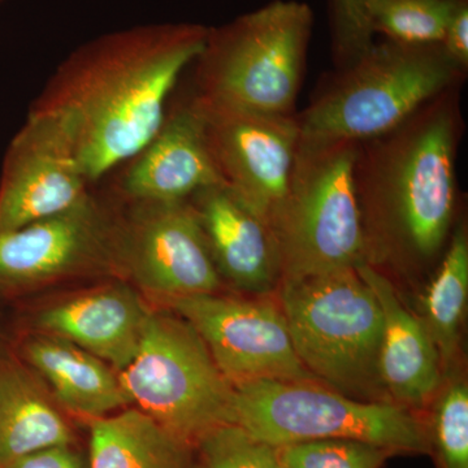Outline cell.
Listing matches in <instances>:
<instances>
[{"instance_id": "1", "label": "cell", "mask_w": 468, "mask_h": 468, "mask_svg": "<svg viewBox=\"0 0 468 468\" xmlns=\"http://www.w3.org/2000/svg\"><path fill=\"white\" fill-rule=\"evenodd\" d=\"M207 34L208 27L194 23L125 27L84 43L57 68L32 109L63 119L89 184L122 167L156 134Z\"/></svg>"}, {"instance_id": "2", "label": "cell", "mask_w": 468, "mask_h": 468, "mask_svg": "<svg viewBox=\"0 0 468 468\" xmlns=\"http://www.w3.org/2000/svg\"><path fill=\"white\" fill-rule=\"evenodd\" d=\"M462 88L449 89L399 128L358 144L354 178L366 263L423 267L442 257L458 205Z\"/></svg>"}, {"instance_id": "3", "label": "cell", "mask_w": 468, "mask_h": 468, "mask_svg": "<svg viewBox=\"0 0 468 468\" xmlns=\"http://www.w3.org/2000/svg\"><path fill=\"white\" fill-rule=\"evenodd\" d=\"M466 79L467 72L442 45L374 42L358 60L329 76L309 107L295 113L300 141L359 144L374 140Z\"/></svg>"}, {"instance_id": "4", "label": "cell", "mask_w": 468, "mask_h": 468, "mask_svg": "<svg viewBox=\"0 0 468 468\" xmlns=\"http://www.w3.org/2000/svg\"><path fill=\"white\" fill-rule=\"evenodd\" d=\"M313 27L307 3L272 0L208 27L190 95L215 109L295 115Z\"/></svg>"}, {"instance_id": "5", "label": "cell", "mask_w": 468, "mask_h": 468, "mask_svg": "<svg viewBox=\"0 0 468 468\" xmlns=\"http://www.w3.org/2000/svg\"><path fill=\"white\" fill-rule=\"evenodd\" d=\"M280 291V307L304 368L353 399L388 401L378 374L383 314L358 267L282 280Z\"/></svg>"}, {"instance_id": "6", "label": "cell", "mask_w": 468, "mask_h": 468, "mask_svg": "<svg viewBox=\"0 0 468 468\" xmlns=\"http://www.w3.org/2000/svg\"><path fill=\"white\" fill-rule=\"evenodd\" d=\"M356 150V144L300 141L288 193L271 223L280 282L366 263Z\"/></svg>"}, {"instance_id": "7", "label": "cell", "mask_w": 468, "mask_h": 468, "mask_svg": "<svg viewBox=\"0 0 468 468\" xmlns=\"http://www.w3.org/2000/svg\"><path fill=\"white\" fill-rule=\"evenodd\" d=\"M232 423L276 449L319 440H356L397 454L432 448L427 427L410 409L353 399L313 381L233 385Z\"/></svg>"}, {"instance_id": "8", "label": "cell", "mask_w": 468, "mask_h": 468, "mask_svg": "<svg viewBox=\"0 0 468 468\" xmlns=\"http://www.w3.org/2000/svg\"><path fill=\"white\" fill-rule=\"evenodd\" d=\"M117 374L131 405L196 448L209 431L232 423L233 385L177 314L150 311L140 349Z\"/></svg>"}, {"instance_id": "9", "label": "cell", "mask_w": 468, "mask_h": 468, "mask_svg": "<svg viewBox=\"0 0 468 468\" xmlns=\"http://www.w3.org/2000/svg\"><path fill=\"white\" fill-rule=\"evenodd\" d=\"M124 203L88 194L72 208L0 233V295L91 273L122 272Z\"/></svg>"}, {"instance_id": "10", "label": "cell", "mask_w": 468, "mask_h": 468, "mask_svg": "<svg viewBox=\"0 0 468 468\" xmlns=\"http://www.w3.org/2000/svg\"><path fill=\"white\" fill-rule=\"evenodd\" d=\"M165 303L201 335L230 384L257 380L319 383L298 358L280 304L217 292L175 298Z\"/></svg>"}, {"instance_id": "11", "label": "cell", "mask_w": 468, "mask_h": 468, "mask_svg": "<svg viewBox=\"0 0 468 468\" xmlns=\"http://www.w3.org/2000/svg\"><path fill=\"white\" fill-rule=\"evenodd\" d=\"M122 266L141 289L165 302L212 294L223 284L189 199L124 203Z\"/></svg>"}, {"instance_id": "12", "label": "cell", "mask_w": 468, "mask_h": 468, "mask_svg": "<svg viewBox=\"0 0 468 468\" xmlns=\"http://www.w3.org/2000/svg\"><path fill=\"white\" fill-rule=\"evenodd\" d=\"M72 133L57 113L30 109L0 172V233L72 208L90 193Z\"/></svg>"}, {"instance_id": "13", "label": "cell", "mask_w": 468, "mask_h": 468, "mask_svg": "<svg viewBox=\"0 0 468 468\" xmlns=\"http://www.w3.org/2000/svg\"><path fill=\"white\" fill-rule=\"evenodd\" d=\"M223 183L270 226L284 202L300 128L295 115L215 109L198 103Z\"/></svg>"}, {"instance_id": "14", "label": "cell", "mask_w": 468, "mask_h": 468, "mask_svg": "<svg viewBox=\"0 0 468 468\" xmlns=\"http://www.w3.org/2000/svg\"><path fill=\"white\" fill-rule=\"evenodd\" d=\"M218 184L223 178L205 119L187 95L168 109L149 144L122 165L112 192L124 203L180 202Z\"/></svg>"}, {"instance_id": "15", "label": "cell", "mask_w": 468, "mask_h": 468, "mask_svg": "<svg viewBox=\"0 0 468 468\" xmlns=\"http://www.w3.org/2000/svg\"><path fill=\"white\" fill-rule=\"evenodd\" d=\"M192 203L221 279L264 294L280 280L271 228L224 184L194 194Z\"/></svg>"}, {"instance_id": "16", "label": "cell", "mask_w": 468, "mask_h": 468, "mask_svg": "<svg viewBox=\"0 0 468 468\" xmlns=\"http://www.w3.org/2000/svg\"><path fill=\"white\" fill-rule=\"evenodd\" d=\"M358 271L377 295L383 314L378 374L388 399L402 408H421L439 392L442 363L421 319L403 304L389 277L372 264Z\"/></svg>"}, {"instance_id": "17", "label": "cell", "mask_w": 468, "mask_h": 468, "mask_svg": "<svg viewBox=\"0 0 468 468\" xmlns=\"http://www.w3.org/2000/svg\"><path fill=\"white\" fill-rule=\"evenodd\" d=\"M150 311L133 289L113 284L54 304L37 315L34 326L77 345L120 372L140 349Z\"/></svg>"}, {"instance_id": "18", "label": "cell", "mask_w": 468, "mask_h": 468, "mask_svg": "<svg viewBox=\"0 0 468 468\" xmlns=\"http://www.w3.org/2000/svg\"><path fill=\"white\" fill-rule=\"evenodd\" d=\"M18 354L70 414L90 421L132 406L117 371L69 341L46 334L27 335Z\"/></svg>"}, {"instance_id": "19", "label": "cell", "mask_w": 468, "mask_h": 468, "mask_svg": "<svg viewBox=\"0 0 468 468\" xmlns=\"http://www.w3.org/2000/svg\"><path fill=\"white\" fill-rule=\"evenodd\" d=\"M58 445H75L72 427L42 387V378L18 356H0V468Z\"/></svg>"}, {"instance_id": "20", "label": "cell", "mask_w": 468, "mask_h": 468, "mask_svg": "<svg viewBox=\"0 0 468 468\" xmlns=\"http://www.w3.org/2000/svg\"><path fill=\"white\" fill-rule=\"evenodd\" d=\"M88 468H202L196 446L135 408L94 419Z\"/></svg>"}, {"instance_id": "21", "label": "cell", "mask_w": 468, "mask_h": 468, "mask_svg": "<svg viewBox=\"0 0 468 468\" xmlns=\"http://www.w3.org/2000/svg\"><path fill=\"white\" fill-rule=\"evenodd\" d=\"M468 297V236L463 221L455 226L435 275L423 297V324L432 337L441 363L457 353Z\"/></svg>"}, {"instance_id": "22", "label": "cell", "mask_w": 468, "mask_h": 468, "mask_svg": "<svg viewBox=\"0 0 468 468\" xmlns=\"http://www.w3.org/2000/svg\"><path fill=\"white\" fill-rule=\"evenodd\" d=\"M468 0H369L374 34L402 45H441L446 27Z\"/></svg>"}, {"instance_id": "23", "label": "cell", "mask_w": 468, "mask_h": 468, "mask_svg": "<svg viewBox=\"0 0 468 468\" xmlns=\"http://www.w3.org/2000/svg\"><path fill=\"white\" fill-rule=\"evenodd\" d=\"M397 454L356 440H319L277 448L282 468H380Z\"/></svg>"}, {"instance_id": "24", "label": "cell", "mask_w": 468, "mask_h": 468, "mask_svg": "<svg viewBox=\"0 0 468 468\" xmlns=\"http://www.w3.org/2000/svg\"><path fill=\"white\" fill-rule=\"evenodd\" d=\"M197 451L202 468H282L276 448L233 423L209 431Z\"/></svg>"}, {"instance_id": "25", "label": "cell", "mask_w": 468, "mask_h": 468, "mask_svg": "<svg viewBox=\"0 0 468 468\" xmlns=\"http://www.w3.org/2000/svg\"><path fill=\"white\" fill-rule=\"evenodd\" d=\"M432 439L442 468H468V388L454 381L437 399Z\"/></svg>"}, {"instance_id": "26", "label": "cell", "mask_w": 468, "mask_h": 468, "mask_svg": "<svg viewBox=\"0 0 468 468\" xmlns=\"http://www.w3.org/2000/svg\"><path fill=\"white\" fill-rule=\"evenodd\" d=\"M369 0H328L329 36L335 69L358 60L374 45Z\"/></svg>"}, {"instance_id": "27", "label": "cell", "mask_w": 468, "mask_h": 468, "mask_svg": "<svg viewBox=\"0 0 468 468\" xmlns=\"http://www.w3.org/2000/svg\"><path fill=\"white\" fill-rule=\"evenodd\" d=\"M3 468H88V464L75 445H58L30 452Z\"/></svg>"}, {"instance_id": "28", "label": "cell", "mask_w": 468, "mask_h": 468, "mask_svg": "<svg viewBox=\"0 0 468 468\" xmlns=\"http://www.w3.org/2000/svg\"><path fill=\"white\" fill-rule=\"evenodd\" d=\"M441 45L449 58L468 73V3L462 5L452 17Z\"/></svg>"}, {"instance_id": "29", "label": "cell", "mask_w": 468, "mask_h": 468, "mask_svg": "<svg viewBox=\"0 0 468 468\" xmlns=\"http://www.w3.org/2000/svg\"><path fill=\"white\" fill-rule=\"evenodd\" d=\"M5 0H0V5H2L3 3H5Z\"/></svg>"}, {"instance_id": "30", "label": "cell", "mask_w": 468, "mask_h": 468, "mask_svg": "<svg viewBox=\"0 0 468 468\" xmlns=\"http://www.w3.org/2000/svg\"><path fill=\"white\" fill-rule=\"evenodd\" d=\"M5 351H3V350H0V356H2V354H5Z\"/></svg>"}]
</instances>
